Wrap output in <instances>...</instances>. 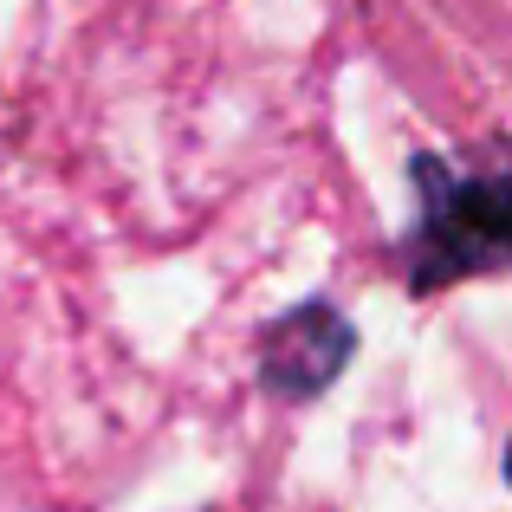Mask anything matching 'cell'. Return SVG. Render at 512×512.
<instances>
[{
    "instance_id": "6da1fadb",
    "label": "cell",
    "mask_w": 512,
    "mask_h": 512,
    "mask_svg": "<svg viewBox=\"0 0 512 512\" xmlns=\"http://www.w3.org/2000/svg\"><path fill=\"white\" fill-rule=\"evenodd\" d=\"M415 195H422V214L396 240V273L409 292H441L454 279H480L506 266L512 201L500 169L461 175L441 156H415Z\"/></svg>"
},
{
    "instance_id": "7a4b0ae2",
    "label": "cell",
    "mask_w": 512,
    "mask_h": 512,
    "mask_svg": "<svg viewBox=\"0 0 512 512\" xmlns=\"http://www.w3.org/2000/svg\"><path fill=\"white\" fill-rule=\"evenodd\" d=\"M350 350H357V331H350V318L338 305H325V299L292 305L286 318H273L260 331V383L279 402H305L338 383Z\"/></svg>"
}]
</instances>
